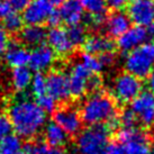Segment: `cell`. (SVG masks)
<instances>
[{
  "label": "cell",
  "mask_w": 154,
  "mask_h": 154,
  "mask_svg": "<svg viewBox=\"0 0 154 154\" xmlns=\"http://www.w3.org/2000/svg\"><path fill=\"white\" fill-rule=\"evenodd\" d=\"M127 15L135 25L145 27L152 25L154 19V0H132L127 8Z\"/></svg>",
  "instance_id": "obj_9"
},
{
  "label": "cell",
  "mask_w": 154,
  "mask_h": 154,
  "mask_svg": "<svg viewBox=\"0 0 154 154\" xmlns=\"http://www.w3.org/2000/svg\"><path fill=\"white\" fill-rule=\"evenodd\" d=\"M0 154H24L22 137L10 134L0 141Z\"/></svg>",
  "instance_id": "obj_23"
},
{
  "label": "cell",
  "mask_w": 154,
  "mask_h": 154,
  "mask_svg": "<svg viewBox=\"0 0 154 154\" xmlns=\"http://www.w3.org/2000/svg\"><path fill=\"white\" fill-rule=\"evenodd\" d=\"M46 41L48 43V46L53 50V52L62 56L71 54L75 47L69 38L66 30L59 26L52 27L47 32Z\"/></svg>",
  "instance_id": "obj_14"
},
{
  "label": "cell",
  "mask_w": 154,
  "mask_h": 154,
  "mask_svg": "<svg viewBox=\"0 0 154 154\" xmlns=\"http://www.w3.org/2000/svg\"><path fill=\"white\" fill-rule=\"evenodd\" d=\"M83 10H86L88 15H103L106 14L107 6L105 0H79Z\"/></svg>",
  "instance_id": "obj_29"
},
{
  "label": "cell",
  "mask_w": 154,
  "mask_h": 154,
  "mask_svg": "<svg viewBox=\"0 0 154 154\" xmlns=\"http://www.w3.org/2000/svg\"><path fill=\"white\" fill-rule=\"evenodd\" d=\"M30 52L17 42H9L4 53L6 63L11 68L26 66L29 61Z\"/></svg>",
  "instance_id": "obj_17"
},
{
  "label": "cell",
  "mask_w": 154,
  "mask_h": 154,
  "mask_svg": "<svg viewBox=\"0 0 154 154\" xmlns=\"http://www.w3.org/2000/svg\"><path fill=\"white\" fill-rule=\"evenodd\" d=\"M8 117L13 129L23 138L36 136L46 124V114L27 96H20L14 100L9 106Z\"/></svg>",
  "instance_id": "obj_1"
},
{
  "label": "cell",
  "mask_w": 154,
  "mask_h": 154,
  "mask_svg": "<svg viewBox=\"0 0 154 154\" xmlns=\"http://www.w3.org/2000/svg\"><path fill=\"white\" fill-rule=\"evenodd\" d=\"M9 44L8 34L4 27H0V56L4 55L6 48Z\"/></svg>",
  "instance_id": "obj_38"
},
{
  "label": "cell",
  "mask_w": 154,
  "mask_h": 154,
  "mask_svg": "<svg viewBox=\"0 0 154 154\" xmlns=\"http://www.w3.org/2000/svg\"><path fill=\"white\" fill-rule=\"evenodd\" d=\"M85 10L82 8L79 0H65L61 5L59 14L61 20L64 22L66 25H75L80 24L85 16Z\"/></svg>",
  "instance_id": "obj_18"
},
{
  "label": "cell",
  "mask_w": 154,
  "mask_h": 154,
  "mask_svg": "<svg viewBox=\"0 0 154 154\" xmlns=\"http://www.w3.org/2000/svg\"><path fill=\"white\" fill-rule=\"evenodd\" d=\"M126 72L143 79L154 69V42H146L127 52L125 59Z\"/></svg>",
  "instance_id": "obj_3"
},
{
  "label": "cell",
  "mask_w": 154,
  "mask_h": 154,
  "mask_svg": "<svg viewBox=\"0 0 154 154\" xmlns=\"http://www.w3.org/2000/svg\"><path fill=\"white\" fill-rule=\"evenodd\" d=\"M68 36L70 41L72 42L74 46H80L83 45L85 41L87 39V29L86 27L81 24H75V25H71L66 30Z\"/></svg>",
  "instance_id": "obj_27"
},
{
  "label": "cell",
  "mask_w": 154,
  "mask_h": 154,
  "mask_svg": "<svg viewBox=\"0 0 154 154\" xmlns=\"http://www.w3.org/2000/svg\"><path fill=\"white\" fill-rule=\"evenodd\" d=\"M99 61L101 62V64H103V68H106V66H110V65L114 64V62H115V54L111 52H106V53H103V54H100L99 55Z\"/></svg>",
  "instance_id": "obj_36"
},
{
  "label": "cell",
  "mask_w": 154,
  "mask_h": 154,
  "mask_svg": "<svg viewBox=\"0 0 154 154\" xmlns=\"http://www.w3.org/2000/svg\"><path fill=\"white\" fill-rule=\"evenodd\" d=\"M8 4L10 10L16 11V13H20L24 11V9L28 6L30 1L29 0H6Z\"/></svg>",
  "instance_id": "obj_34"
},
{
  "label": "cell",
  "mask_w": 154,
  "mask_h": 154,
  "mask_svg": "<svg viewBox=\"0 0 154 154\" xmlns=\"http://www.w3.org/2000/svg\"><path fill=\"white\" fill-rule=\"evenodd\" d=\"M13 132V125L8 115L0 114V141L6 136L10 135Z\"/></svg>",
  "instance_id": "obj_32"
},
{
  "label": "cell",
  "mask_w": 154,
  "mask_h": 154,
  "mask_svg": "<svg viewBox=\"0 0 154 154\" xmlns=\"http://www.w3.org/2000/svg\"><path fill=\"white\" fill-rule=\"evenodd\" d=\"M147 81H146V86H147V89L150 92L154 94V69L151 71V73L147 75Z\"/></svg>",
  "instance_id": "obj_41"
},
{
  "label": "cell",
  "mask_w": 154,
  "mask_h": 154,
  "mask_svg": "<svg viewBox=\"0 0 154 154\" xmlns=\"http://www.w3.org/2000/svg\"><path fill=\"white\" fill-rule=\"evenodd\" d=\"M117 141L123 145L125 154H150V137L137 127H124L117 133Z\"/></svg>",
  "instance_id": "obj_6"
},
{
  "label": "cell",
  "mask_w": 154,
  "mask_h": 154,
  "mask_svg": "<svg viewBox=\"0 0 154 154\" xmlns=\"http://www.w3.org/2000/svg\"><path fill=\"white\" fill-rule=\"evenodd\" d=\"M150 154H154V146H153V147H151V152H150Z\"/></svg>",
  "instance_id": "obj_43"
},
{
  "label": "cell",
  "mask_w": 154,
  "mask_h": 154,
  "mask_svg": "<svg viewBox=\"0 0 154 154\" xmlns=\"http://www.w3.org/2000/svg\"><path fill=\"white\" fill-rule=\"evenodd\" d=\"M120 125H123V127H134L137 123L136 116L133 112V110L129 109H124L122 111V114L118 116Z\"/></svg>",
  "instance_id": "obj_31"
},
{
  "label": "cell",
  "mask_w": 154,
  "mask_h": 154,
  "mask_svg": "<svg viewBox=\"0 0 154 154\" xmlns=\"http://www.w3.org/2000/svg\"><path fill=\"white\" fill-rule=\"evenodd\" d=\"M103 86L101 79L97 74H91L88 79L87 83V91H92V92H98V90Z\"/></svg>",
  "instance_id": "obj_33"
},
{
  "label": "cell",
  "mask_w": 154,
  "mask_h": 154,
  "mask_svg": "<svg viewBox=\"0 0 154 154\" xmlns=\"http://www.w3.org/2000/svg\"><path fill=\"white\" fill-rule=\"evenodd\" d=\"M91 73L80 62H77L71 66L68 77V87L70 97L79 99L87 92V83Z\"/></svg>",
  "instance_id": "obj_11"
},
{
  "label": "cell",
  "mask_w": 154,
  "mask_h": 154,
  "mask_svg": "<svg viewBox=\"0 0 154 154\" xmlns=\"http://www.w3.org/2000/svg\"><path fill=\"white\" fill-rule=\"evenodd\" d=\"M152 24H153V25H154V19H153V23H152Z\"/></svg>",
  "instance_id": "obj_44"
},
{
  "label": "cell",
  "mask_w": 154,
  "mask_h": 154,
  "mask_svg": "<svg viewBox=\"0 0 154 154\" xmlns=\"http://www.w3.org/2000/svg\"><path fill=\"white\" fill-rule=\"evenodd\" d=\"M85 51L92 55H100L106 52H111L114 50V43L109 37L103 35H94L90 36L83 43Z\"/></svg>",
  "instance_id": "obj_20"
},
{
  "label": "cell",
  "mask_w": 154,
  "mask_h": 154,
  "mask_svg": "<svg viewBox=\"0 0 154 154\" xmlns=\"http://www.w3.org/2000/svg\"><path fill=\"white\" fill-rule=\"evenodd\" d=\"M32 70L27 66L14 68L11 72V85L14 89L18 92H24L27 88H29L32 81Z\"/></svg>",
  "instance_id": "obj_22"
},
{
  "label": "cell",
  "mask_w": 154,
  "mask_h": 154,
  "mask_svg": "<svg viewBox=\"0 0 154 154\" xmlns=\"http://www.w3.org/2000/svg\"><path fill=\"white\" fill-rule=\"evenodd\" d=\"M52 5H62L65 0H50Z\"/></svg>",
  "instance_id": "obj_42"
},
{
  "label": "cell",
  "mask_w": 154,
  "mask_h": 154,
  "mask_svg": "<svg viewBox=\"0 0 154 154\" xmlns=\"http://www.w3.org/2000/svg\"><path fill=\"white\" fill-rule=\"evenodd\" d=\"M61 22H62V20H61V17H60V14H59V11L53 10V13L50 15V17H48V19H47V23H48L52 27H57V26L60 25Z\"/></svg>",
  "instance_id": "obj_39"
},
{
  "label": "cell",
  "mask_w": 154,
  "mask_h": 154,
  "mask_svg": "<svg viewBox=\"0 0 154 154\" xmlns=\"http://www.w3.org/2000/svg\"><path fill=\"white\" fill-rule=\"evenodd\" d=\"M142 81L128 72L118 74L111 83V94L114 100L119 103H131L142 92Z\"/></svg>",
  "instance_id": "obj_5"
},
{
  "label": "cell",
  "mask_w": 154,
  "mask_h": 154,
  "mask_svg": "<svg viewBox=\"0 0 154 154\" xmlns=\"http://www.w3.org/2000/svg\"><path fill=\"white\" fill-rule=\"evenodd\" d=\"M109 131L103 125L89 126L78 133L77 150L80 154H105Z\"/></svg>",
  "instance_id": "obj_4"
},
{
  "label": "cell",
  "mask_w": 154,
  "mask_h": 154,
  "mask_svg": "<svg viewBox=\"0 0 154 154\" xmlns=\"http://www.w3.org/2000/svg\"><path fill=\"white\" fill-rule=\"evenodd\" d=\"M4 28L6 32L9 33H18L23 28V16L19 15V13L10 10L4 18Z\"/></svg>",
  "instance_id": "obj_25"
},
{
  "label": "cell",
  "mask_w": 154,
  "mask_h": 154,
  "mask_svg": "<svg viewBox=\"0 0 154 154\" xmlns=\"http://www.w3.org/2000/svg\"><path fill=\"white\" fill-rule=\"evenodd\" d=\"M153 36V30L145 26H131L117 39V46L120 51L129 52L142 44L149 42Z\"/></svg>",
  "instance_id": "obj_8"
},
{
  "label": "cell",
  "mask_w": 154,
  "mask_h": 154,
  "mask_svg": "<svg viewBox=\"0 0 154 154\" xmlns=\"http://www.w3.org/2000/svg\"><path fill=\"white\" fill-rule=\"evenodd\" d=\"M105 2L109 9L117 11V10H122L123 8H125L127 6L128 0H105Z\"/></svg>",
  "instance_id": "obj_37"
},
{
  "label": "cell",
  "mask_w": 154,
  "mask_h": 154,
  "mask_svg": "<svg viewBox=\"0 0 154 154\" xmlns=\"http://www.w3.org/2000/svg\"><path fill=\"white\" fill-rule=\"evenodd\" d=\"M44 138L45 143L51 146L61 147L68 142V134L54 122L46 125L44 129Z\"/></svg>",
  "instance_id": "obj_21"
},
{
  "label": "cell",
  "mask_w": 154,
  "mask_h": 154,
  "mask_svg": "<svg viewBox=\"0 0 154 154\" xmlns=\"http://www.w3.org/2000/svg\"><path fill=\"white\" fill-rule=\"evenodd\" d=\"M37 105L45 114H51L56 110V100L48 94H45L37 98Z\"/></svg>",
  "instance_id": "obj_30"
},
{
  "label": "cell",
  "mask_w": 154,
  "mask_h": 154,
  "mask_svg": "<svg viewBox=\"0 0 154 154\" xmlns=\"http://www.w3.org/2000/svg\"><path fill=\"white\" fill-rule=\"evenodd\" d=\"M54 8L50 0H33L24 9L23 20L27 25H42L47 22Z\"/></svg>",
  "instance_id": "obj_12"
},
{
  "label": "cell",
  "mask_w": 154,
  "mask_h": 154,
  "mask_svg": "<svg viewBox=\"0 0 154 154\" xmlns=\"http://www.w3.org/2000/svg\"><path fill=\"white\" fill-rule=\"evenodd\" d=\"M82 123L89 126L105 124L117 116L116 103L112 97L103 92H94L83 101L80 110Z\"/></svg>",
  "instance_id": "obj_2"
},
{
  "label": "cell",
  "mask_w": 154,
  "mask_h": 154,
  "mask_svg": "<svg viewBox=\"0 0 154 154\" xmlns=\"http://www.w3.org/2000/svg\"><path fill=\"white\" fill-rule=\"evenodd\" d=\"M131 109L143 126L152 127L154 125V94L152 92L142 91L132 100Z\"/></svg>",
  "instance_id": "obj_7"
},
{
  "label": "cell",
  "mask_w": 154,
  "mask_h": 154,
  "mask_svg": "<svg viewBox=\"0 0 154 154\" xmlns=\"http://www.w3.org/2000/svg\"><path fill=\"white\" fill-rule=\"evenodd\" d=\"M55 53L48 45H39L34 47L29 53V69L35 72H44L54 64Z\"/></svg>",
  "instance_id": "obj_15"
},
{
  "label": "cell",
  "mask_w": 154,
  "mask_h": 154,
  "mask_svg": "<svg viewBox=\"0 0 154 154\" xmlns=\"http://www.w3.org/2000/svg\"><path fill=\"white\" fill-rule=\"evenodd\" d=\"M47 32L42 25H27L20 29V41L27 46H39L46 41Z\"/></svg>",
  "instance_id": "obj_19"
},
{
  "label": "cell",
  "mask_w": 154,
  "mask_h": 154,
  "mask_svg": "<svg viewBox=\"0 0 154 154\" xmlns=\"http://www.w3.org/2000/svg\"><path fill=\"white\" fill-rule=\"evenodd\" d=\"M105 154H125L124 147L119 142H108Z\"/></svg>",
  "instance_id": "obj_35"
},
{
  "label": "cell",
  "mask_w": 154,
  "mask_h": 154,
  "mask_svg": "<svg viewBox=\"0 0 154 154\" xmlns=\"http://www.w3.org/2000/svg\"><path fill=\"white\" fill-rule=\"evenodd\" d=\"M80 63H81L91 74H98V73H100L103 69H105L103 66V64H101V62L99 61L98 56L89 54V53H87V52H85L83 54H81V56H80Z\"/></svg>",
  "instance_id": "obj_26"
},
{
  "label": "cell",
  "mask_w": 154,
  "mask_h": 154,
  "mask_svg": "<svg viewBox=\"0 0 154 154\" xmlns=\"http://www.w3.org/2000/svg\"><path fill=\"white\" fill-rule=\"evenodd\" d=\"M53 122L69 135H77L82 127L80 112L72 107H62L55 110L53 112Z\"/></svg>",
  "instance_id": "obj_10"
},
{
  "label": "cell",
  "mask_w": 154,
  "mask_h": 154,
  "mask_svg": "<svg viewBox=\"0 0 154 154\" xmlns=\"http://www.w3.org/2000/svg\"><path fill=\"white\" fill-rule=\"evenodd\" d=\"M29 87L32 94L36 98L45 94H46V77L42 72H36L32 77Z\"/></svg>",
  "instance_id": "obj_28"
},
{
  "label": "cell",
  "mask_w": 154,
  "mask_h": 154,
  "mask_svg": "<svg viewBox=\"0 0 154 154\" xmlns=\"http://www.w3.org/2000/svg\"><path fill=\"white\" fill-rule=\"evenodd\" d=\"M46 94L52 96L56 101H65L70 97L68 77L63 72L53 70L46 77Z\"/></svg>",
  "instance_id": "obj_13"
},
{
  "label": "cell",
  "mask_w": 154,
  "mask_h": 154,
  "mask_svg": "<svg viewBox=\"0 0 154 154\" xmlns=\"http://www.w3.org/2000/svg\"><path fill=\"white\" fill-rule=\"evenodd\" d=\"M24 154H66L61 147H55L45 142H30L24 145Z\"/></svg>",
  "instance_id": "obj_24"
},
{
  "label": "cell",
  "mask_w": 154,
  "mask_h": 154,
  "mask_svg": "<svg viewBox=\"0 0 154 154\" xmlns=\"http://www.w3.org/2000/svg\"><path fill=\"white\" fill-rule=\"evenodd\" d=\"M105 30L110 37H119L131 27V19L127 14L117 10L110 14L105 20Z\"/></svg>",
  "instance_id": "obj_16"
},
{
  "label": "cell",
  "mask_w": 154,
  "mask_h": 154,
  "mask_svg": "<svg viewBox=\"0 0 154 154\" xmlns=\"http://www.w3.org/2000/svg\"><path fill=\"white\" fill-rule=\"evenodd\" d=\"M9 11H10V8H9L7 1L6 0H0V19H2Z\"/></svg>",
  "instance_id": "obj_40"
}]
</instances>
